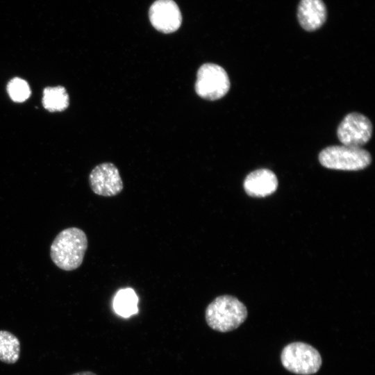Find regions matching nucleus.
Returning <instances> with one entry per match:
<instances>
[{
  "label": "nucleus",
  "instance_id": "1",
  "mask_svg": "<svg viewBox=\"0 0 375 375\" xmlns=\"http://www.w3.org/2000/svg\"><path fill=\"white\" fill-rule=\"evenodd\" d=\"M87 248L88 238L84 231L71 227L56 237L51 246L50 256L57 267L72 271L81 266Z\"/></svg>",
  "mask_w": 375,
  "mask_h": 375
},
{
  "label": "nucleus",
  "instance_id": "2",
  "mask_svg": "<svg viewBox=\"0 0 375 375\" xmlns=\"http://www.w3.org/2000/svg\"><path fill=\"white\" fill-rule=\"evenodd\" d=\"M246 306L236 297L224 294L217 297L206 307L205 319L212 330L226 333L238 328L246 319Z\"/></svg>",
  "mask_w": 375,
  "mask_h": 375
},
{
  "label": "nucleus",
  "instance_id": "3",
  "mask_svg": "<svg viewBox=\"0 0 375 375\" xmlns=\"http://www.w3.org/2000/svg\"><path fill=\"white\" fill-rule=\"evenodd\" d=\"M319 160L328 169L356 171L369 166L372 157L365 149L342 144L324 149L319 154Z\"/></svg>",
  "mask_w": 375,
  "mask_h": 375
},
{
  "label": "nucleus",
  "instance_id": "4",
  "mask_svg": "<svg viewBox=\"0 0 375 375\" xmlns=\"http://www.w3.org/2000/svg\"><path fill=\"white\" fill-rule=\"evenodd\" d=\"M281 359L286 369L301 375L315 374L322 365V358L318 351L300 342L285 346L281 352Z\"/></svg>",
  "mask_w": 375,
  "mask_h": 375
},
{
  "label": "nucleus",
  "instance_id": "5",
  "mask_svg": "<svg viewBox=\"0 0 375 375\" xmlns=\"http://www.w3.org/2000/svg\"><path fill=\"white\" fill-rule=\"evenodd\" d=\"M194 88L201 98L215 101L229 90L230 81L225 69L214 63H205L198 69Z\"/></svg>",
  "mask_w": 375,
  "mask_h": 375
},
{
  "label": "nucleus",
  "instance_id": "6",
  "mask_svg": "<svg viewBox=\"0 0 375 375\" xmlns=\"http://www.w3.org/2000/svg\"><path fill=\"white\" fill-rule=\"evenodd\" d=\"M372 124L365 115L351 112L347 115L340 122L337 135L343 145L360 147L371 138Z\"/></svg>",
  "mask_w": 375,
  "mask_h": 375
},
{
  "label": "nucleus",
  "instance_id": "7",
  "mask_svg": "<svg viewBox=\"0 0 375 375\" xmlns=\"http://www.w3.org/2000/svg\"><path fill=\"white\" fill-rule=\"evenodd\" d=\"M89 183L94 193L107 197L119 194L124 188L119 170L111 162L97 165L89 175Z\"/></svg>",
  "mask_w": 375,
  "mask_h": 375
},
{
  "label": "nucleus",
  "instance_id": "8",
  "mask_svg": "<svg viewBox=\"0 0 375 375\" xmlns=\"http://www.w3.org/2000/svg\"><path fill=\"white\" fill-rule=\"evenodd\" d=\"M149 18L154 28L166 34L176 31L182 23L181 12L173 0H156L149 7Z\"/></svg>",
  "mask_w": 375,
  "mask_h": 375
},
{
  "label": "nucleus",
  "instance_id": "9",
  "mask_svg": "<svg viewBox=\"0 0 375 375\" xmlns=\"http://www.w3.org/2000/svg\"><path fill=\"white\" fill-rule=\"evenodd\" d=\"M327 10L322 0H301L297 7V19L306 31H315L326 20Z\"/></svg>",
  "mask_w": 375,
  "mask_h": 375
},
{
  "label": "nucleus",
  "instance_id": "10",
  "mask_svg": "<svg viewBox=\"0 0 375 375\" xmlns=\"http://www.w3.org/2000/svg\"><path fill=\"white\" fill-rule=\"evenodd\" d=\"M243 187L246 193L251 197H265L276 190L278 179L269 169H256L246 176Z\"/></svg>",
  "mask_w": 375,
  "mask_h": 375
},
{
  "label": "nucleus",
  "instance_id": "11",
  "mask_svg": "<svg viewBox=\"0 0 375 375\" xmlns=\"http://www.w3.org/2000/svg\"><path fill=\"white\" fill-rule=\"evenodd\" d=\"M138 298L132 288L119 290L113 300L115 312L123 317H128L138 312Z\"/></svg>",
  "mask_w": 375,
  "mask_h": 375
},
{
  "label": "nucleus",
  "instance_id": "12",
  "mask_svg": "<svg viewBox=\"0 0 375 375\" xmlns=\"http://www.w3.org/2000/svg\"><path fill=\"white\" fill-rule=\"evenodd\" d=\"M20 356V342L12 333L0 330V361L14 364Z\"/></svg>",
  "mask_w": 375,
  "mask_h": 375
},
{
  "label": "nucleus",
  "instance_id": "13",
  "mask_svg": "<svg viewBox=\"0 0 375 375\" xmlns=\"http://www.w3.org/2000/svg\"><path fill=\"white\" fill-rule=\"evenodd\" d=\"M69 102V96L62 86L47 87L43 90L42 104L49 112L62 111Z\"/></svg>",
  "mask_w": 375,
  "mask_h": 375
},
{
  "label": "nucleus",
  "instance_id": "14",
  "mask_svg": "<svg viewBox=\"0 0 375 375\" xmlns=\"http://www.w3.org/2000/svg\"><path fill=\"white\" fill-rule=\"evenodd\" d=\"M7 91L10 99L15 102H23L31 95L28 83L19 77L13 78L8 82Z\"/></svg>",
  "mask_w": 375,
  "mask_h": 375
},
{
  "label": "nucleus",
  "instance_id": "15",
  "mask_svg": "<svg viewBox=\"0 0 375 375\" xmlns=\"http://www.w3.org/2000/svg\"><path fill=\"white\" fill-rule=\"evenodd\" d=\"M70 375H97V374L91 372V371H83V372H78L76 373H74Z\"/></svg>",
  "mask_w": 375,
  "mask_h": 375
}]
</instances>
